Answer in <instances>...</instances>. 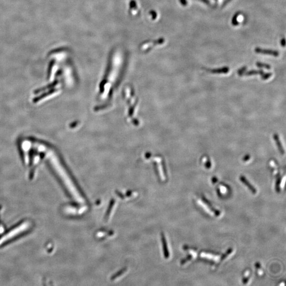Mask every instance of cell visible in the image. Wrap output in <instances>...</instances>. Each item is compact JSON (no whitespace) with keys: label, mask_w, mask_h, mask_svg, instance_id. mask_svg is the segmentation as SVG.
Returning a JSON list of instances; mask_svg holds the SVG:
<instances>
[{"label":"cell","mask_w":286,"mask_h":286,"mask_svg":"<svg viewBox=\"0 0 286 286\" xmlns=\"http://www.w3.org/2000/svg\"><path fill=\"white\" fill-rule=\"evenodd\" d=\"M255 52L258 54H262L265 55H272L274 56H279V52L276 50H269V49H263L262 48H256Z\"/></svg>","instance_id":"1"},{"label":"cell","mask_w":286,"mask_h":286,"mask_svg":"<svg viewBox=\"0 0 286 286\" xmlns=\"http://www.w3.org/2000/svg\"><path fill=\"white\" fill-rule=\"evenodd\" d=\"M240 181L242 183L244 184L245 186H247V188H249V190H250L253 194H256L257 192V190H256V188L254 187L253 186L250 184L247 180L245 178L244 176H241L240 177Z\"/></svg>","instance_id":"2"},{"label":"cell","mask_w":286,"mask_h":286,"mask_svg":"<svg viewBox=\"0 0 286 286\" xmlns=\"http://www.w3.org/2000/svg\"><path fill=\"white\" fill-rule=\"evenodd\" d=\"M202 199H203V201L204 204H205L206 206L212 212H214L215 215H216L217 216H220L221 212H219L218 210L216 209L215 208L212 207V205L209 203V201H208L206 199V198H205L204 197H203Z\"/></svg>","instance_id":"3"},{"label":"cell","mask_w":286,"mask_h":286,"mask_svg":"<svg viewBox=\"0 0 286 286\" xmlns=\"http://www.w3.org/2000/svg\"><path fill=\"white\" fill-rule=\"evenodd\" d=\"M274 139L275 140L276 144L277 145L280 152V153H281V154H284V149H283L281 144V142L280 141L278 135H277V134H275V135H274Z\"/></svg>","instance_id":"4"},{"label":"cell","mask_w":286,"mask_h":286,"mask_svg":"<svg viewBox=\"0 0 286 286\" xmlns=\"http://www.w3.org/2000/svg\"><path fill=\"white\" fill-rule=\"evenodd\" d=\"M229 71V68L227 67H224V68H217V69H213L210 71V72L212 73H227Z\"/></svg>","instance_id":"5"},{"label":"cell","mask_w":286,"mask_h":286,"mask_svg":"<svg viewBox=\"0 0 286 286\" xmlns=\"http://www.w3.org/2000/svg\"><path fill=\"white\" fill-rule=\"evenodd\" d=\"M264 73L263 71L262 70H252L250 71H248L247 72L243 73V74L247 76H250L253 75H262Z\"/></svg>","instance_id":"6"},{"label":"cell","mask_w":286,"mask_h":286,"mask_svg":"<svg viewBox=\"0 0 286 286\" xmlns=\"http://www.w3.org/2000/svg\"><path fill=\"white\" fill-rule=\"evenodd\" d=\"M162 241H163V247H164L165 256V258H168L169 254H168V248H167L166 241H165V238H164V237H162Z\"/></svg>","instance_id":"7"},{"label":"cell","mask_w":286,"mask_h":286,"mask_svg":"<svg viewBox=\"0 0 286 286\" xmlns=\"http://www.w3.org/2000/svg\"><path fill=\"white\" fill-rule=\"evenodd\" d=\"M256 66L259 67V68H266V69H270V66L268 65V64H266L262 63H260V62H257L256 63Z\"/></svg>","instance_id":"8"},{"label":"cell","mask_w":286,"mask_h":286,"mask_svg":"<svg viewBox=\"0 0 286 286\" xmlns=\"http://www.w3.org/2000/svg\"><path fill=\"white\" fill-rule=\"evenodd\" d=\"M232 251H233V250H232V249H228V251H227L226 252V253H225L224 254V255H223V256H222V257H221V261H223V260H224V259H225V258H227V256H229V254L231 253V252H232Z\"/></svg>","instance_id":"9"},{"label":"cell","mask_w":286,"mask_h":286,"mask_svg":"<svg viewBox=\"0 0 286 286\" xmlns=\"http://www.w3.org/2000/svg\"><path fill=\"white\" fill-rule=\"evenodd\" d=\"M192 258H193V256H192V255H190V256H188L187 258L182 261L181 264H184V263H186V262H188V261H190V260H191V259H192Z\"/></svg>","instance_id":"10"},{"label":"cell","mask_w":286,"mask_h":286,"mask_svg":"<svg viewBox=\"0 0 286 286\" xmlns=\"http://www.w3.org/2000/svg\"><path fill=\"white\" fill-rule=\"evenodd\" d=\"M272 74L271 73H266V74H263L262 75V79L263 80H266L268 79L270 77H271Z\"/></svg>","instance_id":"11"},{"label":"cell","mask_w":286,"mask_h":286,"mask_svg":"<svg viewBox=\"0 0 286 286\" xmlns=\"http://www.w3.org/2000/svg\"><path fill=\"white\" fill-rule=\"evenodd\" d=\"M245 68H241V69H240V70H239V71H238V74L240 75L243 74V73H244V72L245 71Z\"/></svg>","instance_id":"12"},{"label":"cell","mask_w":286,"mask_h":286,"mask_svg":"<svg viewBox=\"0 0 286 286\" xmlns=\"http://www.w3.org/2000/svg\"><path fill=\"white\" fill-rule=\"evenodd\" d=\"M250 159V156L249 155H247L245 156V157L243 158V160L244 161H247L248 159Z\"/></svg>","instance_id":"13"},{"label":"cell","mask_w":286,"mask_h":286,"mask_svg":"<svg viewBox=\"0 0 286 286\" xmlns=\"http://www.w3.org/2000/svg\"><path fill=\"white\" fill-rule=\"evenodd\" d=\"M181 1V2L182 5H186L187 4V2L186 1V0H180Z\"/></svg>","instance_id":"14"},{"label":"cell","mask_w":286,"mask_h":286,"mask_svg":"<svg viewBox=\"0 0 286 286\" xmlns=\"http://www.w3.org/2000/svg\"><path fill=\"white\" fill-rule=\"evenodd\" d=\"M281 44L282 46H285V39H283L281 40Z\"/></svg>","instance_id":"15"}]
</instances>
